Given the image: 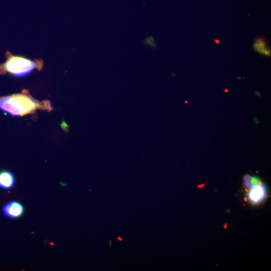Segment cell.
Here are the masks:
<instances>
[{"mask_svg": "<svg viewBox=\"0 0 271 271\" xmlns=\"http://www.w3.org/2000/svg\"><path fill=\"white\" fill-rule=\"evenodd\" d=\"M244 185L246 187H249L251 185V176L249 175H246L244 176Z\"/></svg>", "mask_w": 271, "mask_h": 271, "instance_id": "obj_7", "label": "cell"}, {"mask_svg": "<svg viewBox=\"0 0 271 271\" xmlns=\"http://www.w3.org/2000/svg\"><path fill=\"white\" fill-rule=\"evenodd\" d=\"M251 184H258L260 182V180L258 178L255 177H251L250 180Z\"/></svg>", "mask_w": 271, "mask_h": 271, "instance_id": "obj_9", "label": "cell"}, {"mask_svg": "<svg viewBox=\"0 0 271 271\" xmlns=\"http://www.w3.org/2000/svg\"><path fill=\"white\" fill-rule=\"evenodd\" d=\"M266 194V190L264 186L259 184H252L249 191L248 198L251 202L258 203L264 199Z\"/></svg>", "mask_w": 271, "mask_h": 271, "instance_id": "obj_4", "label": "cell"}, {"mask_svg": "<svg viewBox=\"0 0 271 271\" xmlns=\"http://www.w3.org/2000/svg\"><path fill=\"white\" fill-rule=\"evenodd\" d=\"M0 109L13 116H23L38 110L50 112L53 108L50 101H39L23 90L20 93L0 97Z\"/></svg>", "mask_w": 271, "mask_h": 271, "instance_id": "obj_1", "label": "cell"}, {"mask_svg": "<svg viewBox=\"0 0 271 271\" xmlns=\"http://www.w3.org/2000/svg\"><path fill=\"white\" fill-rule=\"evenodd\" d=\"M264 55H265L267 56H270V51L269 49H266L265 52H264Z\"/></svg>", "mask_w": 271, "mask_h": 271, "instance_id": "obj_10", "label": "cell"}, {"mask_svg": "<svg viewBox=\"0 0 271 271\" xmlns=\"http://www.w3.org/2000/svg\"><path fill=\"white\" fill-rule=\"evenodd\" d=\"M6 60L0 64V75L9 74L21 77L27 75L34 69L41 70L43 63L41 59L31 60L22 56H15L9 51L6 53Z\"/></svg>", "mask_w": 271, "mask_h": 271, "instance_id": "obj_2", "label": "cell"}, {"mask_svg": "<svg viewBox=\"0 0 271 271\" xmlns=\"http://www.w3.org/2000/svg\"><path fill=\"white\" fill-rule=\"evenodd\" d=\"M25 212L23 205L19 201H11L5 204L2 209L3 215L9 219H17L22 217Z\"/></svg>", "mask_w": 271, "mask_h": 271, "instance_id": "obj_3", "label": "cell"}, {"mask_svg": "<svg viewBox=\"0 0 271 271\" xmlns=\"http://www.w3.org/2000/svg\"><path fill=\"white\" fill-rule=\"evenodd\" d=\"M145 43L147 45H150L151 47H155V44L153 39V38L150 37L145 40Z\"/></svg>", "mask_w": 271, "mask_h": 271, "instance_id": "obj_8", "label": "cell"}, {"mask_svg": "<svg viewBox=\"0 0 271 271\" xmlns=\"http://www.w3.org/2000/svg\"><path fill=\"white\" fill-rule=\"evenodd\" d=\"M254 48L256 51L259 53L264 54L265 51L267 49L266 48V42L264 39H258L254 44Z\"/></svg>", "mask_w": 271, "mask_h": 271, "instance_id": "obj_6", "label": "cell"}, {"mask_svg": "<svg viewBox=\"0 0 271 271\" xmlns=\"http://www.w3.org/2000/svg\"><path fill=\"white\" fill-rule=\"evenodd\" d=\"M16 180L14 174L7 170H0V189L9 190L15 185Z\"/></svg>", "mask_w": 271, "mask_h": 271, "instance_id": "obj_5", "label": "cell"}, {"mask_svg": "<svg viewBox=\"0 0 271 271\" xmlns=\"http://www.w3.org/2000/svg\"><path fill=\"white\" fill-rule=\"evenodd\" d=\"M215 41L217 44H219V42H220L218 40H217V39H215Z\"/></svg>", "mask_w": 271, "mask_h": 271, "instance_id": "obj_11", "label": "cell"}, {"mask_svg": "<svg viewBox=\"0 0 271 271\" xmlns=\"http://www.w3.org/2000/svg\"><path fill=\"white\" fill-rule=\"evenodd\" d=\"M118 239L119 240L121 241L122 239L120 237H118Z\"/></svg>", "mask_w": 271, "mask_h": 271, "instance_id": "obj_12", "label": "cell"}]
</instances>
